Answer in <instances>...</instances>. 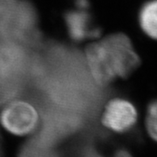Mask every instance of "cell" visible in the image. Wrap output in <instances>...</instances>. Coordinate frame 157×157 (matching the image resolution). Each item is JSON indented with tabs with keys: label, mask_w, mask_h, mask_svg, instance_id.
I'll use <instances>...</instances> for the list:
<instances>
[{
	"label": "cell",
	"mask_w": 157,
	"mask_h": 157,
	"mask_svg": "<svg viewBox=\"0 0 157 157\" xmlns=\"http://www.w3.org/2000/svg\"><path fill=\"white\" fill-rule=\"evenodd\" d=\"M66 22L69 33L76 40H82L99 34V30L93 26L90 16L83 10L67 12Z\"/></svg>",
	"instance_id": "4"
},
{
	"label": "cell",
	"mask_w": 157,
	"mask_h": 157,
	"mask_svg": "<svg viewBox=\"0 0 157 157\" xmlns=\"http://www.w3.org/2000/svg\"><path fill=\"white\" fill-rule=\"evenodd\" d=\"M139 20L142 31L151 39H157V0L144 4L140 11Z\"/></svg>",
	"instance_id": "6"
},
{
	"label": "cell",
	"mask_w": 157,
	"mask_h": 157,
	"mask_svg": "<svg viewBox=\"0 0 157 157\" xmlns=\"http://www.w3.org/2000/svg\"><path fill=\"white\" fill-rule=\"evenodd\" d=\"M17 157H63V155L58 145L46 142L35 135L21 146Z\"/></svg>",
	"instance_id": "5"
},
{
	"label": "cell",
	"mask_w": 157,
	"mask_h": 157,
	"mask_svg": "<svg viewBox=\"0 0 157 157\" xmlns=\"http://www.w3.org/2000/svg\"><path fill=\"white\" fill-rule=\"evenodd\" d=\"M0 121L12 135L24 136L34 132L39 123L37 109L29 102L12 101L1 113Z\"/></svg>",
	"instance_id": "2"
},
{
	"label": "cell",
	"mask_w": 157,
	"mask_h": 157,
	"mask_svg": "<svg viewBox=\"0 0 157 157\" xmlns=\"http://www.w3.org/2000/svg\"><path fill=\"white\" fill-rule=\"evenodd\" d=\"M86 56L90 72L100 85L127 78L140 65L130 39L122 33L113 34L91 45Z\"/></svg>",
	"instance_id": "1"
},
{
	"label": "cell",
	"mask_w": 157,
	"mask_h": 157,
	"mask_svg": "<svg viewBox=\"0 0 157 157\" xmlns=\"http://www.w3.org/2000/svg\"><path fill=\"white\" fill-rule=\"evenodd\" d=\"M137 117V111L133 103L116 98L107 104L102 115V124L106 128L122 134L135 127Z\"/></svg>",
	"instance_id": "3"
},
{
	"label": "cell",
	"mask_w": 157,
	"mask_h": 157,
	"mask_svg": "<svg viewBox=\"0 0 157 157\" xmlns=\"http://www.w3.org/2000/svg\"><path fill=\"white\" fill-rule=\"evenodd\" d=\"M146 127L149 135L157 141V100L148 105L146 116Z\"/></svg>",
	"instance_id": "7"
}]
</instances>
